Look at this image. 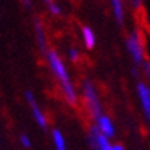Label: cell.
Segmentation results:
<instances>
[{"label":"cell","mask_w":150,"mask_h":150,"mask_svg":"<svg viewBox=\"0 0 150 150\" xmlns=\"http://www.w3.org/2000/svg\"><path fill=\"white\" fill-rule=\"evenodd\" d=\"M46 54H47V61H48L51 72L54 73V76L58 79L66 102L70 105H76L77 103V91H76V88H74L72 80H70V76H69L68 69L65 66L64 61L61 59L58 52L54 50L47 51Z\"/></svg>","instance_id":"1"},{"label":"cell","mask_w":150,"mask_h":150,"mask_svg":"<svg viewBox=\"0 0 150 150\" xmlns=\"http://www.w3.org/2000/svg\"><path fill=\"white\" fill-rule=\"evenodd\" d=\"M83 98H84V102H86L90 113L92 114V117L96 118L98 116L102 114V106H100L99 96L96 94L94 84L90 80H86L84 84H83Z\"/></svg>","instance_id":"2"},{"label":"cell","mask_w":150,"mask_h":150,"mask_svg":"<svg viewBox=\"0 0 150 150\" xmlns=\"http://www.w3.org/2000/svg\"><path fill=\"white\" fill-rule=\"evenodd\" d=\"M127 50L131 55L132 61L135 65H142L143 59H145V51H143V40H142L141 33L138 30L134 32L128 36L127 39Z\"/></svg>","instance_id":"3"},{"label":"cell","mask_w":150,"mask_h":150,"mask_svg":"<svg viewBox=\"0 0 150 150\" xmlns=\"http://www.w3.org/2000/svg\"><path fill=\"white\" fill-rule=\"evenodd\" d=\"M88 142L91 145L92 150H112L113 149V143L110 142L109 138L99 134L95 127L91 128L90 135H88Z\"/></svg>","instance_id":"4"},{"label":"cell","mask_w":150,"mask_h":150,"mask_svg":"<svg viewBox=\"0 0 150 150\" xmlns=\"http://www.w3.org/2000/svg\"><path fill=\"white\" fill-rule=\"evenodd\" d=\"M25 96H26L28 103H29L30 109H32V114H33L35 121H36L37 125L40 128H44V129H46L47 125H48V121H47V117H46V114H44V112H43V110L40 109V106L37 105L36 99H35V95H33L30 91H26Z\"/></svg>","instance_id":"5"},{"label":"cell","mask_w":150,"mask_h":150,"mask_svg":"<svg viewBox=\"0 0 150 150\" xmlns=\"http://www.w3.org/2000/svg\"><path fill=\"white\" fill-rule=\"evenodd\" d=\"M95 121H96L95 128L98 129L99 134L105 135V137L109 138V139L114 138V135H116V127H114L113 121H112V118H110L109 116L100 114V116H98V117L95 118Z\"/></svg>","instance_id":"6"},{"label":"cell","mask_w":150,"mask_h":150,"mask_svg":"<svg viewBox=\"0 0 150 150\" xmlns=\"http://www.w3.org/2000/svg\"><path fill=\"white\" fill-rule=\"evenodd\" d=\"M138 98H139V103H141L142 112L146 118H150V88L146 86L145 83H138L137 86Z\"/></svg>","instance_id":"7"},{"label":"cell","mask_w":150,"mask_h":150,"mask_svg":"<svg viewBox=\"0 0 150 150\" xmlns=\"http://www.w3.org/2000/svg\"><path fill=\"white\" fill-rule=\"evenodd\" d=\"M51 137H52V145H54L55 150H68V145H66V139H65L64 134L61 129L54 128L51 132Z\"/></svg>","instance_id":"8"},{"label":"cell","mask_w":150,"mask_h":150,"mask_svg":"<svg viewBox=\"0 0 150 150\" xmlns=\"http://www.w3.org/2000/svg\"><path fill=\"white\" fill-rule=\"evenodd\" d=\"M35 30H36V37H37V43L40 46L43 52H47V41H46V35H44V28L41 25V22L39 19L35 21Z\"/></svg>","instance_id":"9"},{"label":"cell","mask_w":150,"mask_h":150,"mask_svg":"<svg viewBox=\"0 0 150 150\" xmlns=\"http://www.w3.org/2000/svg\"><path fill=\"white\" fill-rule=\"evenodd\" d=\"M83 40H84V44H86V47L88 48V50H91V48H94V46H95V35H94V32H92V29L90 26H83Z\"/></svg>","instance_id":"10"},{"label":"cell","mask_w":150,"mask_h":150,"mask_svg":"<svg viewBox=\"0 0 150 150\" xmlns=\"http://www.w3.org/2000/svg\"><path fill=\"white\" fill-rule=\"evenodd\" d=\"M112 7H113V14L116 17V21L118 25L124 23V7H123V0H112Z\"/></svg>","instance_id":"11"},{"label":"cell","mask_w":150,"mask_h":150,"mask_svg":"<svg viewBox=\"0 0 150 150\" xmlns=\"http://www.w3.org/2000/svg\"><path fill=\"white\" fill-rule=\"evenodd\" d=\"M19 141H21V145H22L23 147H26V149H29V147L32 146V142H30L29 137H28V135H25V134H22V135H21Z\"/></svg>","instance_id":"12"},{"label":"cell","mask_w":150,"mask_h":150,"mask_svg":"<svg viewBox=\"0 0 150 150\" xmlns=\"http://www.w3.org/2000/svg\"><path fill=\"white\" fill-rule=\"evenodd\" d=\"M79 51L76 50V48H70L69 50V59L72 61V62H77L79 61Z\"/></svg>","instance_id":"13"},{"label":"cell","mask_w":150,"mask_h":150,"mask_svg":"<svg viewBox=\"0 0 150 150\" xmlns=\"http://www.w3.org/2000/svg\"><path fill=\"white\" fill-rule=\"evenodd\" d=\"M48 8H50V11L54 14V15H59V14H61V7H59L57 3H52V4H50V6H48Z\"/></svg>","instance_id":"14"},{"label":"cell","mask_w":150,"mask_h":150,"mask_svg":"<svg viewBox=\"0 0 150 150\" xmlns=\"http://www.w3.org/2000/svg\"><path fill=\"white\" fill-rule=\"evenodd\" d=\"M143 72H145L146 77L150 79V61H143Z\"/></svg>","instance_id":"15"},{"label":"cell","mask_w":150,"mask_h":150,"mask_svg":"<svg viewBox=\"0 0 150 150\" xmlns=\"http://www.w3.org/2000/svg\"><path fill=\"white\" fill-rule=\"evenodd\" d=\"M142 3H143V0H131V4H132V7H134L135 10H139V8H141Z\"/></svg>","instance_id":"16"},{"label":"cell","mask_w":150,"mask_h":150,"mask_svg":"<svg viewBox=\"0 0 150 150\" xmlns=\"http://www.w3.org/2000/svg\"><path fill=\"white\" fill-rule=\"evenodd\" d=\"M112 150H125V147L123 145H120V143H116V145H113V149Z\"/></svg>","instance_id":"17"},{"label":"cell","mask_w":150,"mask_h":150,"mask_svg":"<svg viewBox=\"0 0 150 150\" xmlns=\"http://www.w3.org/2000/svg\"><path fill=\"white\" fill-rule=\"evenodd\" d=\"M23 1V4L26 6V7H29V6H30V0H22Z\"/></svg>","instance_id":"18"},{"label":"cell","mask_w":150,"mask_h":150,"mask_svg":"<svg viewBox=\"0 0 150 150\" xmlns=\"http://www.w3.org/2000/svg\"><path fill=\"white\" fill-rule=\"evenodd\" d=\"M44 1H46L47 4L50 6V4H52V3H54V0H44Z\"/></svg>","instance_id":"19"},{"label":"cell","mask_w":150,"mask_h":150,"mask_svg":"<svg viewBox=\"0 0 150 150\" xmlns=\"http://www.w3.org/2000/svg\"><path fill=\"white\" fill-rule=\"evenodd\" d=\"M149 132H150V125H149Z\"/></svg>","instance_id":"20"},{"label":"cell","mask_w":150,"mask_h":150,"mask_svg":"<svg viewBox=\"0 0 150 150\" xmlns=\"http://www.w3.org/2000/svg\"><path fill=\"white\" fill-rule=\"evenodd\" d=\"M149 88H150V87H149Z\"/></svg>","instance_id":"21"}]
</instances>
